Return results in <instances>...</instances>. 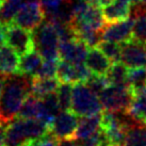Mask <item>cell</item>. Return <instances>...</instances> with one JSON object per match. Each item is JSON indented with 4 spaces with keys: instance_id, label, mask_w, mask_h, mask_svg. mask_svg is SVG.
Returning a JSON list of instances; mask_svg holds the SVG:
<instances>
[{
    "instance_id": "d6a6232c",
    "label": "cell",
    "mask_w": 146,
    "mask_h": 146,
    "mask_svg": "<svg viewBox=\"0 0 146 146\" xmlns=\"http://www.w3.org/2000/svg\"><path fill=\"white\" fill-rule=\"evenodd\" d=\"M5 125L0 124V146H4V141H5Z\"/></svg>"
},
{
    "instance_id": "83f0119b",
    "label": "cell",
    "mask_w": 146,
    "mask_h": 146,
    "mask_svg": "<svg viewBox=\"0 0 146 146\" xmlns=\"http://www.w3.org/2000/svg\"><path fill=\"white\" fill-rule=\"evenodd\" d=\"M85 84L88 85L96 95L99 96V94L102 93V91L109 85V82L107 80L106 76H99V75L92 74L91 77L86 80Z\"/></svg>"
},
{
    "instance_id": "d4e9b609",
    "label": "cell",
    "mask_w": 146,
    "mask_h": 146,
    "mask_svg": "<svg viewBox=\"0 0 146 146\" xmlns=\"http://www.w3.org/2000/svg\"><path fill=\"white\" fill-rule=\"evenodd\" d=\"M131 40L146 44V12L134 16Z\"/></svg>"
},
{
    "instance_id": "484cf974",
    "label": "cell",
    "mask_w": 146,
    "mask_h": 146,
    "mask_svg": "<svg viewBox=\"0 0 146 146\" xmlns=\"http://www.w3.org/2000/svg\"><path fill=\"white\" fill-rule=\"evenodd\" d=\"M72 95H73L72 83L62 82L57 90V96L62 111L70 110V107H72Z\"/></svg>"
},
{
    "instance_id": "7402d4cb",
    "label": "cell",
    "mask_w": 146,
    "mask_h": 146,
    "mask_svg": "<svg viewBox=\"0 0 146 146\" xmlns=\"http://www.w3.org/2000/svg\"><path fill=\"white\" fill-rule=\"evenodd\" d=\"M128 85L133 94L140 93L146 88V67L129 68L128 73Z\"/></svg>"
},
{
    "instance_id": "603a6c76",
    "label": "cell",
    "mask_w": 146,
    "mask_h": 146,
    "mask_svg": "<svg viewBox=\"0 0 146 146\" xmlns=\"http://www.w3.org/2000/svg\"><path fill=\"white\" fill-rule=\"evenodd\" d=\"M38 106H40V98L30 94L28 95V97L25 99L24 104L18 112V116L21 118H25V119L37 118Z\"/></svg>"
},
{
    "instance_id": "44dd1931",
    "label": "cell",
    "mask_w": 146,
    "mask_h": 146,
    "mask_svg": "<svg viewBox=\"0 0 146 146\" xmlns=\"http://www.w3.org/2000/svg\"><path fill=\"white\" fill-rule=\"evenodd\" d=\"M124 146H146V124L138 123L127 130Z\"/></svg>"
},
{
    "instance_id": "6da1fadb",
    "label": "cell",
    "mask_w": 146,
    "mask_h": 146,
    "mask_svg": "<svg viewBox=\"0 0 146 146\" xmlns=\"http://www.w3.org/2000/svg\"><path fill=\"white\" fill-rule=\"evenodd\" d=\"M31 75L13 74L4 77V85L0 98V124L8 126L15 118L25 99L31 94Z\"/></svg>"
},
{
    "instance_id": "9c48e42d",
    "label": "cell",
    "mask_w": 146,
    "mask_h": 146,
    "mask_svg": "<svg viewBox=\"0 0 146 146\" xmlns=\"http://www.w3.org/2000/svg\"><path fill=\"white\" fill-rule=\"evenodd\" d=\"M134 17L130 16L125 21L111 23L102 29V40L104 41L115 42L118 44H124L132 38V27Z\"/></svg>"
},
{
    "instance_id": "277c9868",
    "label": "cell",
    "mask_w": 146,
    "mask_h": 146,
    "mask_svg": "<svg viewBox=\"0 0 146 146\" xmlns=\"http://www.w3.org/2000/svg\"><path fill=\"white\" fill-rule=\"evenodd\" d=\"M99 99L102 109L107 111H122L128 112L133 94L129 89V85H113L109 84L102 93Z\"/></svg>"
},
{
    "instance_id": "e575fe53",
    "label": "cell",
    "mask_w": 146,
    "mask_h": 146,
    "mask_svg": "<svg viewBox=\"0 0 146 146\" xmlns=\"http://www.w3.org/2000/svg\"><path fill=\"white\" fill-rule=\"evenodd\" d=\"M139 2H141V3H146V0H139Z\"/></svg>"
},
{
    "instance_id": "ac0fdd59",
    "label": "cell",
    "mask_w": 146,
    "mask_h": 146,
    "mask_svg": "<svg viewBox=\"0 0 146 146\" xmlns=\"http://www.w3.org/2000/svg\"><path fill=\"white\" fill-rule=\"evenodd\" d=\"M57 77L60 82H66V83H79L78 78L77 64L72 63L69 61L61 60L58 62Z\"/></svg>"
},
{
    "instance_id": "9a60e30c",
    "label": "cell",
    "mask_w": 146,
    "mask_h": 146,
    "mask_svg": "<svg viewBox=\"0 0 146 146\" xmlns=\"http://www.w3.org/2000/svg\"><path fill=\"white\" fill-rule=\"evenodd\" d=\"M59 85H60L59 79H56L54 77L41 78L33 76L31 94L38 98H42L50 93L57 92Z\"/></svg>"
},
{
    "instance_id": "4dcf8cb0",
    "label": "cell",
    "mask_w": 146,
    "mask_h": 146,
    "mask_svg": "<svg viewBox=\"0 0 146 146\" xmlns=\"http://www.w3.org/2000/svg\"><path fill=\"white\" fill-rule=\"evenodd\" d=\"M5 31H7V26L0 21V45L3 44L5 41Z\"/></svg>"
},
{
    "instance_id": "ba28073f",
    "label": "cell",
    "mask_w": 146,
    "mask_h": 146,
    "mask_svg": "<svg viewBox=\"0 0 146 146\" xmlns=\"http://www.w3.org/2000/svg\"><path fill=\"white\" fill-rule=\"evenodd\" d=\"M121 62L128 68L146 67V44L130 40L122 45Z\"/></svg>"
},
{
    "instance_id": "e0dca14e",
    "label": "cell",
    "mask_w": 146,
    "mask_h": 146,
    "mask_svg": "<svg viewBox=\"0 0 146 146\" xmlns=\"http://www.w3.org/2000/svg\"><path fill=\"white\" fill-rule=\"evenodd\" d=\"M128 73L129 68L123 62H113L110 66L109 70L106 74V78L109 84L126 85L128 84Z\"/></svg>"
},
{
    "instance_id": "30bf717a",
    "label": "cell",
    "mask_w": 146,
    "mask_h": 146,
    "mask_svg": "<svg viewBox=\"0 0 146 146\" xmlns=\"http://www.w3.org/2000/svg\"><path fill=\"white\" fill-rule=\"evenodd\" d=\"M89 47L82 41L75 38L69 41H60L59 43V57L61 60L72 63H84Z\"/></svg>"
},
{
    "instance_id": "52a82bcc",
    "label": "cell",
    "mask_w": 146,
    "mask_h": 146,
    "mask_svg": "<svg viewBox=\"0 0 146 146\" xmlns=\"http://www.w3.org/2000/svg\"><path fill=\"white\" fill-rule=\"evenodd\" d=\"M77 116L72 110L61 111L52 121L49 131L57 139L74 138L79 123Z\"/></svg>"
},
{
    "instance_id": "d6986e66",
    "label": "cell",
    "mask_w": 146,
    "mask_h": 146,
    "mask_svg": "<svg viewBox=\"0 0 146 146\" xmlns=\"http://www.w3.org/2000/svg\"><path fill=\"white\" fill-rule=\"evenodd\" d=\"M128 113L138 122L146 124V88L133 96Z\"/></svg>"
},
{
    "instance_id": "8992f818",
    "label": "cell",
    "mask_w": 146,
    "mask_h": 146,
    "mask_svg": "<svg viewBox=\"0 0 146 146\" xmlns=\"http://www.w3.org/2000/svg\"><path fill=\"white\" fill-rule=\"evenodd\" d=\"M45 19L41 2H26L18 11L12 24L32 32Z\"/></svg>"
},
{
    "instance_id": "1f68e13d",
    "label": "cell",
    "mask_w": 146,
    "mask_h": 146,
    "mask_svg": "<svg viewBox=\"0 0 146 146\" xmlns=\"http://www.w3.org/2000/svg\"><path fill=\"white\" fill-rule=\"evenodd\" d=\"M86 2L91 5H96V7H105L106 4H107V1L106 0H85Z\"/></svg>"
},
{
    "instance_id": "cb8c5ba5",
    "label": "cell",
    "mask_w": 146,
    "mask_h": 146,
    "mask_svg": "<svg viewBox=\"0 0 146 146\" xmlns=\"http://www.w3.org/2000/svg\"><path fill=\"white\" fill-rule=\"evenodd\" d=\"M97 48L102 51L106 57L109 59L110 61L116 62L121 60V52H122V46L111 41H104L102 40L98 44Z\"/></svg>"
},
{
    "instance_id": "f546056e",
    "label": "cell",
    "mask_w": 146,
    "mask_h": 146,
    "mask_svg": "<svg viewBox=\"0 0 146 146\" xmlns=\"http://www.w3.org/2000/svg\"><path fill=\"white\" fill-rule=\"evenodd\" d=\"M58 146H79V141L75 137L58 139Z\"/></svg>"
},
{
    "instance_id": "ffe728a7",
    "label": "cell",
    "mask_w": 146,
    "mask_h": 146,
    "mask_svg": "<svg viewBox=\"0 0 146 146\" xmlns=\"http://www.w3.org/2000/svg\"><path fill=\"white\" fill-rule=\"evenodd\" d=\"M26 2V0H4L0 10V21L5 26L11 25L18 11Z\"/></svg>"
},
{
    "instance_id": "5b68a950",
    "label": "cell",
    "mask_w": 146,
    "mask_h": 146,
    "mask_svg": "<svg viewBox=\"0 0 146 146\" xmlns=\"http://www.w3.org/2000/svg\"><path fill=\"white\" fill-rule=\"evenodd\" d=\"M5 41L8 45H10L21 56H24L29 51L35 49L33 34L31 31L21 28L17 25L11 24L7 26Z\"/></svg>"
},
{
    "instance_id": "4316f807",
    "label": "cell",
    "mask_w": 146,
    "mask_h": 146,
    "mask_svg": "<svg viewBox=\"0 0 146 146\" xmlns=\"http://www.w3.org/2000/svg\"><path fill=\"white\" fill-rule=\"evenodd\" d=\"M58 60H45L38 67L34 76L41 78H50L57 76Z\"/></svg>"
},
{
    "instance_id": "836d02e7",
    "label": "cell",
    "mask_w": 146,
    "mask_h": 146,
    "mask_svg": "<svg viewBox=\"0 0 146 146\" xmlns=\"http://www.w3.org/2000/svg\"><path fill=\"white\" fill-rule=\"evenodd\" d=\"M4 77H5V76H0V98H1V95H2V91H3Z\"/></svg>"
},
{
    "instance_id": "3957f363",
    "label": "cell",
    "mask_w": 146,
    "mask_h": 146,
    "mask_svg": "<svg viewBox=\"0 0 146 146\" xmlns=\"http://www.w3.org/2000/svg\"><path fill=\"white\" fill-rule=\"evenodd\" d=\"M70 110L78 116H91L100 114L102 106L99 96L94 93L83 82L75 83L73 86Z\"/></svg>"
},
{
    "instance_id": "5bb4252c",
    "label": "cell",
    "mask_w": 146,
    "mask_h": 146,
    "mask_svg": "<svg viewBox=\"0 0 146 146\" xmlns=\"http://www.w3.org/2000/svg\"><path fill=\"white\" fill-rule=\"evenodd\" d=\"M100 114L82 116V118L78 123L75 138L77 140H84L96 133L100 129Z\"/></svg>"
},
{
    "instance_id": "2e32d148",
    "label": "cell",
    "mask_w": 146,
    "mask_h": 146,
    "mask_svg": "<svg viewBox=\"0 0 146 146\" xmlns=\"http://www.w3.org/2000/svg\"><path fill=\"white\" fill-rule=\"evenodd\" d=\"M42 63H43V57L41 56V53L36 49H33L24 56H21V59L19 60L18 73L34 76Z\"/></svg>"
},
{
    "instance_id": "4fadbf2b",
    "label": "cell",
    "mask_w": 146,
    "mask_h": 146,
    "mask_svg": "<svg viewBox=\"0 0 146 146\" xmlns=\"http://www.w3.org/2000/svg\"><path fill=\"white\" fill-rule=\"evenodd\" d=\"M18 53L10 45H0V76H9L18 73Z\"/></svg>"
},
{
    "instance_id": "d590c367",
    "label": "cell",
    "mask_w": 146,
    "mask_h": 146,
    "mask_svg": "<svg viewBox=\"0 0 146 146\" xmlns=\"http://www.w3.org/2000/svg\"><path fill=\"white\" fill-rule=\"evenodd\" d=\"M143 4H144V5H145V10H146V3H143Z\"/></svg>"
},
{
    "instance_id": "7a4b0ae2",
    "label": "cell",
    "mask_w": 146,
    "mask_h": 146,
    "mask_svg": "<svg viewBox=\"0 0 146 146\" xmlns=\"http://www.w3.org/2000/svg\"><path fill=\"white\" fill-rule=\"evenodd\" d=\"M34 47L45 60H58L60 38L51 21L44 19L35 30L32 31Z\"/></svg>"
},
{
    "instance_id": "8fae6325",
    "label": "cell",
    "mask_w": 146,
    "mask_h": 146,
    "mask_svg": "<svg viewBox=\"0 0 146 146\" xmlns=\"http://www.w3.org/2000/svg\"><path fill=\"white\" fill-rule=\"evenodd\" d=\"M132 4L127 0H114L102 8V15L107 24L125 21L131 15Z\"/></svg>"
},
{
    "instance_id": "7c38bea8",
    "label": "cell",
    "mask_w": 146,
    "mask_h": 146,
    "mask_svg": "<svg viewBox=\"0 0 146 146\" xmlns=\"http://www.w3.org/2000/svg\"><path fill=\"white\" fill-rule=\"evenodd\" d=\"M84 64L94 75L106 76V74L112 64V61H110L97 47H94L89 49Z\"/></svg>"
},
{
    "instance_id": "f1b7e54d",
    "label": "cell",
    "mask_w": 146,
    "mask_h": 146,
    "mask_svg": "<svg viewBox=\"0 0 146 146\" xmlns=\"http://www.w3.org/2000/svg\"><path fill=\"white\" fill-rule=\"evenodd\" d=\"M27 146H58V139L49 131L42 138L31 140Z\"/></svg>"
}]
</instances>
